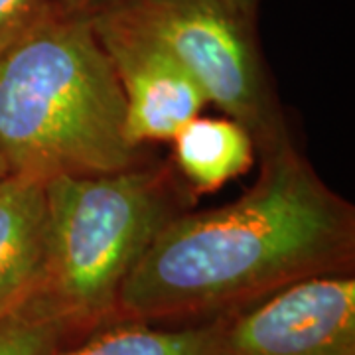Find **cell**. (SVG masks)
I'll list each match as a JSON object with an SVG mask.
<instances>
[{"instance_id": "1", "label": "cell", "mask_w": 355, "mask_h": 355, "mask_svg": "<svg viewBox=\"0 0 355 355\" xmlns=\"http://www.w3.org/2000/svg\"><path fill=\"white\" fill-rule=\"evenodd\" d=\"M354 254V207L282 137L261 150V174L237 202L178 214L158 231L121 286L116 318L202 322L343 275Z\"/></svg>"}, {"instance_id": "2", "label": "cell", "mask_w": 355, "mask_h": 355, "mask_svg": "<svg viewBox=\"0 0 355 355\" xmlns=\"http://www.w3.org/2000/svg\"><path fill=\"white\" fill-rule=\"evenodd\" d=\"M0 154L12 176H103L137 164L127 105L91 12L36 28L0 60Z\"/></svg>"}, {"instance_id": "3", "label": "cell", "mask_w": 355, "mask_h": 355, "mask_svg": "<svg viewBox=\"0 0 355 355\" xmlns=\"http://www.w3.org/2000/svg\"><path fill=\"white\" fill-rule=\"evenodd\" d=\"M46 245L30 296L69 342L116 320L123 282L176 214L162 172L127 168L44 182Z\"/></svg>"}, {"instance_id": "4", "label": "cell", "mask_w": 355, "mask_h": 355, "mask_svg": "<svg viewBox=\"0 0 355 355\" xmlns=\"http://www.w3.org/2000/svg\"><path fill=\"white\" fill-rule=\"evenodd\" d=\"M166 50L203 89L209 103L249 130L263 150L286 137L268 87L253 22L227 0H111Z\"/></svg>"}, {"instance_id": "5", "label": "cell", "mask_w": 355, "mask_h": 355, "mask_svg": "<svg viewBox=\"0 0 355 355\" xmlns=\"http://www.w3.org/2000/svg\"><path fill=\"white\" fill-rule=\"evenodd\" d=\"M217 318V355H355V280H298Z\"/></svg>"}, {"instance_id": "6", "label": "cell", "mask_w": 355, "mask_h": 355, "mask_svg": "<svg viewBox=\"0 0 355 355\" xmlns=\"http://www.w3.org/2000/svg\"><path fill=\"white\" fill-rule=\"evenodd\" d=\"M91 24L123 91L132 146L172 140L209 103L184 65L119 6L93 10Z\"/></svg>"}, {"instance_id": "7", "label": "cell", "mask_w": 355, "mask_h": 355, "mask_svg": "<svg viewBox=\"0 0 355 355\" xmlns=\"http://www.w3.org/2000/svg\"><path fill=\"white\" fill-rule=\"evenodd\" d=\"M46 245V190L34 178L0 182V316L38 282Z\"/></svg>"}, {"instance_id": "8", "label": "cell", "mask_w": 355, "mask_h": 355, "mask_svg": "<svg viewBox=\"0 0 355 355\" xmlns=\"http://www.w3.org/2000/svg\"><path fill=\"white\" fill-rule=\"evenodd\" d=\"M174 154L182 174L200 191H214L245 174L254 158L249 130L233 119L193 116L174 135Z\"/></svg>"}, {"instance_id": "9", "label": "cell", "mask_w": 355, "mask_h": 355, "mask_svg": "<svg viewBox=\"0 0 355 355\" xmlns=\"http://www.w3.org/2000/svg\"><path fill=\"white\" fill-rule=\"evenodd\" d=\"M50 355H217V318L180 328L116 318Z\"/></svg>"}, {"instance_id": "10", "label": "cell", "mask_w": 355, "mask_h": 355, "mask_svg": "<svg viewBox=\"0 0 355 355\" xmlns=\"http://www.w3.org/2000/svg\"><path fill=\"white\" fill-rule=\"evenodd\" d=\"M65 342L67 331L30 294L0 316V355H50Z\"/></svg>"}, {"instance_id": "11", "label": "cell", "mask_w": 355, "mask_h": 355, "mask_svg": "<svg viewBox=\"0 0 355 355\" xmlns=\"http://www.w3.org/2000/svg\"><path fill=\"white\" fill-rule=\"evenodd\" d=\"M79 10L73 0H0V60L51 18Z\"/></svg>"}, {"instance_id": "12", "label": "cell", "mask_w": 355, "mask_h": 355, "mask_svg": "<svg viewBox=\"0 0 355 355\" xmlns=\"http://www.w3.org/2000/svg\"><path fill=\"white\" fill-rule=\"evenodd\" d=\"M229 4L237 10L239 14H243L245 18L249 20H254V14H257V6L261 0H227Z\"/></svg>"}, {"instance_id": "13", "label": "cell", "mask_w": 355, "mask_h": 355, "mask_svg": "<svg viewBox=\"0 0 355 355\" xmlns=\"http://www.w3.org/2000/svg\"><path fill=\"white\" fill-rule=\"evenodd\" d=\"M111 0H73V4H76L79 10H85V12H93V10H97V8H101L105 4H109Z\"/></svg>"}, {"instance_id": "14", "label": "cell", "mask_w": 355, "mask_h": 355, "mask_svg": "<svg viewBox=\"0 0 355 355\" xmlns=\"http://www.w3.org/2000/svg\"><path fill=\"white\" fill-rule=\"evenodd\" d=\"M10 176V172H8V166L4 162V158H2V154H0V182H4L6 178Z\"/></svg>"}]
</instances>
